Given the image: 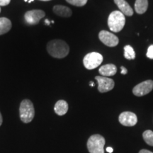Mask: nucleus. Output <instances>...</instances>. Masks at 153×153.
Returning a JSON list of instances; mask_svg holds the SVG:
<instances>
[{
  "instance_id": "1",
  "label": "nucleus",
  "mask_w": 153,
  "mask_h": 153,
  "mask_svg": "<svg viewBox=\"0 0 153 153\" xmlns=\"http://www.w3.org/2000/svg\"><path fill=\"white\" fill-rule=\"evenodd\" d=\"M47 51L51 56L55 58H63L70 52L68 43L62 40H53L47 44Z\"/></svg>"
},
{
  "instance_id": "2",
  "label": "nucleus",
  "mask_w": 153,
  "mask_h": 153,
  "mask_svg": "<svg viewBox=\"0 0 153 153\" xmlns=\"http://www.w3.org/2000/svg\"><path fill=\"white\" fill-rule=\"evenodd\" d=\"M20 119L24 123H28L32 121L35 116V109L33 103L29 99H24L21 102L19 107Z\"/></svg>"
},
{
  "instance_id": "3",
  "label": "nucleus",
  "mask_w": 153,
  "mask_h": 153,
  "mask_svg": "<svg viewBox=\"0 0 153 153\" xmlns=\"http://www.w3.org/2000/svg\"><path fill=\"white\" fill-rule=\"evenodd\" d=\"M126 24L125 15L120 11L111 12L108 18V26L113 32H120L123 29Z\"/></svg>"
},
{
  "instance_id": "4",
  "label": "nucleus",
  "mask_w": 153,
  "mask_h": 153,
  "mask_svg": "<svg viewBox=\"0 0 153 153\" xmlns=\"http://www.w3.org/2000/svg\"><path fill=\"white\" fill-rule=\"evenodd\" d=\"M105 138L99 134L91 135L88 139L87 146L89 153H104Z\"/></svg>"
},
{
  "instance_id": "5",
  "label": "nucleus",
  "mask_w": 153,
  "mask_h": 153,
  "mask_svg": "<svg viewBox=\"0 0 153 153\" xmlns=\"http://www.w3.org/2000/svg\"><path fill=\"white\" fill-rule=\"evenodd\" d=\"M104 57L99 53H90L86 55L84 57V65L88 70H93L97 68L102 63Z\"/></svg>"
},
{
  "instance_id": "6",
  "label": "nucleus",
  "mask_w": 153,
  "mask_h": 153,
  "mask_svg": "<svg viewBox=\"0 0 153 153\" xmlns=\"http://www.w3.org/2000/svg\"><path fill=\"white\" fill-rule=\"evenodd\" d=\"M96 80L98 82V90L101 93L108 92L114 89L115 82L112 79L107 76H97Z\"/></svg>"
},
{
  "instance_id": "7",
  "label": "nucleus",
  "mask_w": 153,
  "mask_h": 153,
  "mask_svg": "<svg viewBox=\"0 0 153 153\" xmlns=\"http://www.w3.org/2000/svg\"><path fill=\"white\" fill-rule=\"evenodd\" d=\"M153 89L152 80H146L141 82L133 88V93L136 97H143L148 94Z\"/></svg>"
},
{
  "instance_id": "8",
  "label": "nucleus",
  "mask_w": 153,
  "mask_h": 153,
  "mask_svg": "<svg viewBox=\"0 0 153 153\" xmlns=\"http://www.w3.org/2000/svg\"><path fill=\"white\" fill-rule=\"evenodd\" d=\"M45 13L43 10L34 9V10L28 11L24 15L26 22L29 25H36L39 23L40 20L45 16Z\"/></svg>"
},
{
  "instance_id": "9",
  "label": "nucleus",
  "mask_w": 153,
  "mask_h": 153,
  "mask_svg": "<svg viewBox=\"0 0 153 153\" xmlns=\"http://www.w3.org/2000/svg\"><path fill=\"white\" fill-rule=\"evenodd\" d=\"M99 40L108 47H115L119 43L118 38L107 30H101L99 34Z\"/></svg>"
},
{
  "instance_id": "10",
  "label": "nucleus",
  "mask_w": 153,
  "mask_h": 153,
  "mask_svg": "<svg viewBox=\"0 0 153 153\" xmlns=\"http://www.w3.org/2000/svg\"><path fill=\"white\" fill-rule=\"evenodd\" d=\"M120 123L124 126H134L137 122V116L131 111H124L120 114L118 117Z\"/></svg>"
},
{
  "instance_id": "11",
  "label": "nucleus",
  "mask_w": 153,
  "mask_h": 153,
  "mask_svg": "<svg viewBox=\"0 0 153 153\" xmlns=\"http://www.w3.org/2000/svg\"><path fill=\"white\" fill-rule=\"evenodd\" d=\"M114 2L117 5L119 10L122 14L128 16H131L133 15V10L129 4L126 0H114Z\"/></svg>"
},
{
  "instance_id": "12",
  "label": "nucleus",
  "mask_w": 153,
  "mask_h": 153,
  "mask_svg": "<svg viewBox=\"0 0 153 153\" xmlns=\"http://www.w3.org/2000/svg\"><path fill=\"white\" fill-rule=\"evenodd\" d=\"M99 72L103 76H114L117 72V68L114 64H107L101 66L99 70Z\"/></svg>"
},
{
  "instance_id": "13",
  "label": "nucleus",
  "mask_w": 153,
  "mask_h": 153,
  "mask_svg": "<svg viewBox=\"0 0 153 153\" xmlns=\"http://www.w3.org/2000/svg\"><path fill=\"white\" fill-rule=\"evenodd\" d=\"M53 12L59 16L70 17L72 14L71 9L63 5H55L53 9Z\"/></svg>"
},
{
  "instance_id": "14",
  "label": "nucleus",
  "mask_w": 153,
  "mask_h": 153,
  "mask_svg": "<svg viewBox=\"0 0 153 153\" xmlns=\"http://www.w3.org/2000/svg\"><path fill=\"white\" fill-rule=\"evenodd\" d=\"M68 104L65 101L59 100L57 101L55 105L54 110L55 114L58 115V116H63L68 112Z\"/></svg>"
},
{
  "instance_id": "15",
  "label": "nucleus",
  "mask_w": 153,
  "mask_h": 153,
  "mask_svg": "<svg viewBox=\"0 0 153 153\" xmlns=\"http://www.w3.org/2000/svg\"><path fill=\"white\" fill-rule=\"evenodd\" d=\"M148 7V0H136L135 3V10L137 14H143Z\"/></svg>"
},
{
  "instance_id": "16",
  "label": "nucleus",
  "mask_w": 153,
  "mask_h": 153,
  "mask_svg": "<svg viewBox=\"0 0 153 153\" xmlns=\"http://www.w3.org/2000/svg\"><path fill=\"white\" fill-rule=\"evenodd\" d=\"M11 28V22L6 17L0 18V35L7 33Z\"/></svg>"
},
{
  "instance_id": "17",
  "label": "nucleus",
  "mask_w": 153,
  "mask_h": 153,
  "mask_svg": "<svg viewBox=\"0 0 153 153\" xmlns=\"http://www.w3.org/2000/svg\"><path fill=\"white\" fill-rule=\"evenodd\" d=\"M124 57L127 60H133L135 57V53L133 47L128 45L124 47Z\"/></svg>"
},
{
  "instance_id": "18",
  "label": "nucleus",
  "mask_w": 153,
  "mask_h": 153,
  "mask_svg": "<svg viewBox=\"0 0 153 153\" xmlns=\"http://www.w3.org/2000/svg\"><path fill=\"white\" fill-rule=\"evenodd\" d=\"M143 137L147 144L153 146V132L150 130H147L143 133Z\"/></svg>"
},
{
  "instance_id": "19",
  "label": "nucleus",
  "mask_w": 153,
  "mask_h": 153,
  "mask_svg": "<svg viewBox=\"0 0 153 153\" xmlns=\"http://www.w3.org/2000/svg\"><path fill=\"white\" fill-rule=\"evenodd\" d=\"M70 4L76 7H83L87 2V0H66Z\"/></svg>"
},
{
  "instance_id": "20",
  "label": "nucleus",
  "mask_w": 153,
  "mask_h": 153,
  "mask_svg": "<svg viewBox=\"0 0 153 153\" xmlns=\"http://www.w3.org/2000/svg\"><path fill=\"white\" fill-rule=\"evenodd\" d=\"M146 56L148 57L149 59H150V60H153V45H151L149 46Z\"/></svg>"
},
{
  "instance_id": "21",
  "label": "nucleus",
  "mask_w": 153,
  "mask_h": 153,
  "mask_svg": "<svg viewBox=\"0 0 153 153\" xmlns=\"http://www.w3.org/2000/svg\"><path fill=\"white\" fill-rule=\"evenodd\" d=\"M10 2L11 0H0V7H1V6L4 7V6L8 5Z\"/></svg>"
},
{
  "instance_id": "22",
  "label": "nucleus",
  "mask_w": 153,
  "mask_h": 153,
  "mask_svg": "<svg viewBox=\"0 0 153 153\" xmlns=\"http://www.w3.org/2000/svg\"><path fill=\"white\" fill-rule=\"evenodd\" d=\"M120 69H121V72H120V73L122 74H126L128 73V70L124 66L120 67Z\"/></svg>"
},
{
  "instance_id": "23",
  "label": "nucleus",
  "mask_w": 153,
  "mask_h": 153,
  "mask_svg": "<svg viewBox=\"0 0 153 153\" xmlns=\"http://www.w3.org/2000/svg\"><path fill=\"white\" fill-rule=\"evenodd\" d=\"M139 153H153L151 151H149L148 150H141L140 151Z\"/></svg>"
},
{
  "instance_id": "24",
  "label": "nucleus",
  "mask_w": 153,
  "mask_h": 153,
  "mask_svg": "<svg viewBox=\"0 0 153 153\" xmlns=\"http://www.w3.org/2000/svg\"><path fill=\"white\" fill-rule=\"evenodd\" d=\"M106 151L109 153H112L113 151H114V149H113L112 148H111V147H108V148H106Z\"/></svg>"
},
{
  "instance_id": "25",
  "label": "nucleus",
  "mask_w": 153,
  "mask_h": 153,
  "mask_svg": "<svg viewBox=\"0 0 153 153\" xmlns=\"http://www.w3.org/2000/svg\"><path fill=\"white\" fill-rule=\"evenodd\" d=\"M2 122H3L2 116H1V113H0V126H1V124H2Z\"/></svg>"
},
{
  "instance_id": "26",
  "label": "nucleus",
  "mask_w": 153,
  "mask_h": 153,
  "mask_svg": "<svg viewBox=\"0 0 153 153\" xmlns=\"http://www.w3.org/2000/svg\"><path fill=\"white\" fill-rule=\"evenodd\" d=\"M25 1H28V3H30V2H32V1H33L34 0H24Z\"/></svg>"
},
{
  "instance_id": "27",
  "label": "nucleus",
  "mask_w": 153,
  "mask_h": 153,
  "mask_svg": "<svg viewBox=\"0 0 153 153\" xmlns=\"http://www.w3.org/2000/svg\"><path fill=\"white\" fill-rule=\"evenodd\" d=\"M45 24H46L47 25H50L51 24V23L48 22V19H46V20H45Z\"/></svg>"
},
{
  "instance_id": "28",
  "label": "nucleus",
  "mask_w": 153,
  "mask_h": 153,
  "mask_svg": "<svg viewBox=\"0 0 153 153\" xmlns=\"http://www.w3.org/2000/svg\"><path fill=\"white\" fill-rule=\"evenodd\" d=\"M90 85H91V86H94V82H90Z\"/></svg>"
},
{
  "instance_id": "29",
  "label": "nucleus",
  "mask_w": 153,
  "mask_h": 153,
  "mask_svg": "<svg viewBox=\"0 0 153 153\" xmlns=\"http://www.w3.org/2000/svg\"><path fill=\"white\" fill-rule=\"evenodd\" d=\"M41 1H51V0H41Z\"/></svg>"
},
{
  "instance_id": "30",
  "label": "nucleus",
  "mask_w": 153,
  "mask_h": 153,
  "mask_svg": "<svg viewBox=\"0 0 153 153\" xmlns=\"http://www.w3.org/2000/svg\"><path fill=\"white\" fill-rule=\"evenodd\" d=\"M0 12H1V8H0Z\"/></svg>"
}]
</instances>
